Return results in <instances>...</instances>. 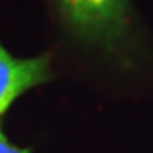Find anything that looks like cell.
Masks as SVG:
<instances>
[{
    "label": "cell",
    "instance_id": "cell-1",
    "mask_svg": "<svg viewBox=\"0 0 153 153\" xmlns=\"http://www.w3.org/2000/svg\"><path fill=\"white\" fill-rule=\"evenodd\" d=\"M67 33L120 68L142 59V37L129 0H53Z\"/></svg>",
    "mask_w": 153,
    "mask_h": 153
},
{
    "label": "cell",
    "instance_id": "cell-2",
    "mask_svg": "<svg viewBox=\"0 0 153 153\" xmlns=\"http://www.w3.org/2000/svg\"><path fill=\"white\" fill-rule=\"evenodd\" d=\"M52 78V53L15 57L0 42V118L9 111L17 98L48 83Z\"/></svg>",
    "mask_w": 153,
    "mask_h": 153
},
{
    "label": "cell",
    "instance_id": "cell-3",
    "mask_svg": "<svg viewBox=\"0 0 153 153\" xmlns=\"http://www.w3.org/2000/svg\"><path fill=\"white\" fill-rule=\"evenodd\" d=\"M0 153H31L30 148H19L9 140L0 129Z\"/></svg>",
    "mask_w": 153,
    "mask_h": 153
}]
</instances>
